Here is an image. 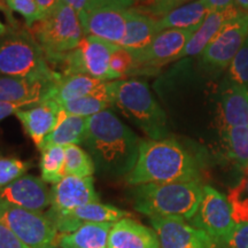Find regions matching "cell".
<instances>
[{
	"mask_svg": "<svg viewBox=\"0 0 248 248\" xmlns=\"http://www.w3.org/2000/svg\"><path fill=\"white\" fill-rule=\"evenodd\" d=\"M248 38V13L241 12L221 30L201 53L207 69L221 73L229 68Z\"/></svg>",
	"mask_w": 248,
	"mask_h": 248,
	"instance_id": "11",
	"label": "cell"
},
{
	"mask_svg": "<svg viewBox=\"0 0 248 248\" xmlns=\"http://www.w3.org/2000/svg\"><path fill=\"white\" fill-rule=\"evenodd\" d=\"M194 0H150L145 7L139 9L142 13L151 15L153 17H162L170 13L173 9L181 7Z\"/></svg>",
	"mask_w": 248,
	"mask_h": 248,
	"instance_id": "36",
	"label": "cell"
},
{
	"mask_svg": "<svg viewBox=\"0 0 248 248\" xmlns=\"http://www.w3.org/2000/svg\"><path fill=\"white\" fill-rule=\"evenodd\" d=\"M234 5L243 12L248 13V0H234Z\"/></svg>",
	"mask_w": 248,
	"mask_h": 248,
	"instance_id": "43",
	"label": "cell"
},
{
	"mask_svg": "<svg viewBox=\"0 0 248 248\" xmlns=\"http://www.w3.org/2000/svg\"><path fill=\"white\" fill-rule=\"evenodd\" d=\"M131 217V214L111 204L91 202L79 207L69 215L49 218L59 234L70 233L88 223H116L121 219Z\"/></svg>",
	"mask_w": 248,
	"mask_h": 248,
	"instance_id": "16",
	"label": "cell"
},
{
	"mask_svg": "<svg viewBox=\"0 0 248 248\" xmlns=\"http://www.w3.org/2000/svg\"><path fill=\"white\" fill-rule=\"evenodd\" d=\"M129 185L200 181L198 161L173 138L141 140L137 162L125 177Z\"/></svg>",
	"mask_w": 248,
	"mask_h": 248,
	"instance_id": "2",
	"label": "cell"
},
{
	"mask_svg": "<svg viewBox=\"0 0 248 248\" xmlns=\"http://www.w3.org/2000/svg\"><path fill=\"white\" fill-rule=\"evenodd\" d=\"M36 2L37 6H38L39 21H42L57 11L62 0H36Z\"/></svg>",
	"mask_w": 248,
	"mask_h": 248,
	"instance_id": "38",
	"label": "cell"
},
{
	"mask_svg": "<svg viewBox=\"0 0 248 248\" xmlns=\"http://www.w3.org/2000/svg\"><path fill=\"white\" fill-rule=\"evenodd\" d=\"M7 30H8V29H7V27H6L5 24L2 23L1 21H0V37H2V36H4L5 33L7 32Z\"/></svg>",
	"mask_w": 248,
	"mask_h": 248,
	"instance_id": "44",
	"label": "cell"
},
{
	"mask_svg": "<svg viewBox=\"0 0 248 248\" xmlns=\"http://www.w3.org/2000/svg\"><path fill=\"white\" fill-rule=\"evenodd\" d=\"M224 138L229 156L246 169L248 167V126H225Z\"/></svg>",
	"mask_w": 248,
	"mask_h": 248,
	"instance_id": "31",
	"label": "cell"
},
{
	"mask_svg": "<svg viewBox=\"0 0 248 248\" xmlns=\"http://www.w3.org/2000/svg\"><path fill=\"white\" fill-rule=\"evenodd\" d=\"M23 107H29V106H27L26 104L0 101V121L6 119V117L11 116L12 114H15L17 110L23 109Z\"/></svg>",
	"mask_w": 248,
	"mask_h": 248,
	"instance_id": "40",
	"label": "cell"
},
{
	"mask_svg": "<svg viewBox=\"0 0 248 248\" xmlns=\"http://www.w3.org/2000/svg\"><path fill=\"white\" fill-rule=\"evenodd\" d=\"M120 46L93 36H85L75 49L69 52L60 64L62 75H88L102 82H111L109 62Z\"/></svg>",
	"mask_w": 248,
	"mask_h": 248,
	"instance_id": "8",
	"label": "cell"
},
{
	"mask_svg": "<svg viewBox=\"0 0 248 248\" xmlns=\"http://www.w3.org/2000/svg\"><path fill=\"white\" fill-rule=\"evenodd\" d=\"M114 223H88L70 233L59 234L58 248H107Z\"/></svg>",
	"mask_w": 248,
	"mask_h": 248,
	"instance_id": "24",
	"label": "cell"
},
{
	"mask_svg": "<svg viewBox=\"0 0 248 248\" xmlns=\"http://www.w3.org/2000/svg\"><path fill=\"white\" fill-rule=\"evenodd\" d=\"M203 193L200 181L151 183L135 186L133 208L152 217H178L191 221L197 213Z\"/></svg>",
	"mask_w": 248,
	"mask_h": 248,
	"instance_id": "3",
	"label": "cell"
},
{
	"mask_svg": "<svg viewBox=\"0 0 248 248\" xmlns=\"http://www.w3.org/2000/svg\"><path fill=\"white\" fill-rule=\"evenodd\" d=\"M241 12L243 11L238 8L235 5L222 9V11L210 12L203 20V22L201 23L199 29L195 31L193 36L188 40L187 44H186L184 49L182 51V53L179 54L178 59L193 57V55L202 53L204 48L221 32L223 28L230 22L231 20L237 17Z\"/></svg>",
	"mask_w": 248,
	"mask_h": 248,
	"instance_id": "20",
	"label": "cell"
},
{
	"mask_svg": "<svg viewBox=\"0 0 248 248\" xmlns=\"http://www.w3.org/2000/svg\"><path fill=\"white\" fill-rule=\"evenodd\" d=\"M113 106L153 140L167 138L168 124L162 107L150 88L139 79H116L107 82Z\"/></svg>",
	"mask_w": 248,
	"mask_h": 248,
	"instance_id": "4",
	"label": "cell"
},
{
	"mask_svg": "<svg viewBox=\"0 0 248 248\" xmlns=\"http://www.w3.org/2000/svg\"><path fill=\"white\" fill-rule=\"evenodd\" d=\"M160 248H225L206 232L178 217H152Z\"/></svg>",
	"mask_w": 248,
	"mask_h": 248,
	"instance_id": "12",
	"label": "cell"
},
{
	"mask_svg": "<svg viewBox=\"0 0 248 248\" xmlns=\"http://www.w3.org/2000/svg\"><path fill=\"white\" fill-rule=\"evenodd\" d=\"M107 248H160V243L153 229L126 217L111 226Z\"/></svg>",
	"mask_w": 248,
	"mask_h": 248,
	"instance_id": "19",
	"label": "cell"
},
{
	"mask_svg": "<svg viewBox=\"0 0 248 248\" xmlns=\"http://www.w3.org/2000/svg\"><path fill=\"white\" fill-rule=\"evenodd\" d=\"M113 106L109 92H108L107 82H105L100 88H98L91 94L85 97L75 99L64 102L61 105V109L70 115H76L80 117H91L95 114L109 109Z\"/></svg>",
	"mask_w": 248,
	"mask_h": 248,
	"instance_id": "28",
	"label": "cell"
},
{
	"mask_svg": "<svg viewBox=\"0 0 248 248\" xmlns=\"http://www.w3.org/2000/svg\"><path fill=\"white\" fill-rule=\"evenodd\" d=\"M94 7L99 6H113V7H121L129 9L135 4L136 0H93Z\"/></svg>",
	"mask_w": 248,
	"mask_h": 248,
	"instance_id": "41",
	"label": "cell"
},
{
	"mask_svg": "<svg viewBox=\"0 0 248 248\" xmlns=\"http://www.w3.org/2000/svg\"><path fill=\"white\" fill-rule=\"evenodd\" d=\"M61 107L54 101L42 100L39 104L15 113L24 131L38 150H42L45 138L57 126Z\"/></svg>",
	"mask_w": 248,
	"mask_h": 248,
	"instance_id": "17",
	"label": "cell"
},
{
	"mask_svg": "<svg viewBox=\"0 0 248 248\" xmlns=\"http://www.w3.org/2000/svg\"><path fill=\"white\" fill-rule=\"evenodd\" d=\"M221 110L225 126H248V89L225 82Z\"/></svg>",
	"mask_w": 248,
	"mask_h": 248,
	"instance_id": "23",
	"label": "cell"
},
{
	"mask_svg": "<svg viewBox=\"0 0 248 248\" xmlns=\"http://www.w3.org/2000/svg\"><path fill=\"white\" fill-rule=\"evenodd\" d=\"M0 8H2V4H1V0H0Z\"/></svg>",
	"mask_w": 248,
	"mask_h": 248,
	"instance_id": "46",
	"label": "cell"
},
{
	"mask_svg": "<svg viewBox=\"0 0 248 248\" xmlns=\"http://www.w3.org/2000/svg\"><path fill=\"white\" fill-rule=\"evenodd\" d=\"M40 178L49 184H58L66 177L64 173V147L51 146L40 151Z\"/></svg>",
	"mask_w": 248,
	"mask_h": 248,
	"instance_id": "29",
	"label": "cell"
},
{
	"mask_svg": "<svg viewBox=\"0 0 248 248\" xmlns=\"http://www.w3.org/2000/svg\"><path fill=\"white\" fill-rule=\"evenodd\" d=\"M30 31L44 52L46 60L54 64L61 63L85 37L78 15L63 2L53 14L33 24Z\"/></svg>",
	"mask_w": 248,
	"mask_h": 248,
	"instance_id": "6",
	"label": "cell"
},
{
	"mask_svg": "<svg viewBox=\"0 0 248 248\" xmlns=\"http://www.w3.org/2000/svg\"><path fill=\"white\" fill-rule=\"evenodd\" d=\"M100 79L88 75H62L43 100L54 101L61 107L64 102L91 94L104 84Z\"/></svg>",
	"mask_w": 248,
	"mask_h": 248,
	"instance_id": "21",
	"label": "cell"
},
{
	"mask_svg": "<svg viewBox=\"0 0 248 248\" xmlns=\"http://www.w3.org/2000/svg\"><path fill=\"white\" fill-rule=\"evenodd\" d=\"M245 182L232 190L229 194L232 216L234 219V230L225 248H248V199L241 198Z\"/></svg>",
	"mask_w": 248,
	"mask_h": 248,
	"instance_id": "27",
	"label": "cell"
},
{
	"mask_svg": "<svg viewBox=\"0 0 248 248\" xmlns=\"http://www.w3.org/2000/svg\"><path fill=\"white\" fill-rule=\"evenodd\" d=\"M0 201L31 212L44 213L51 207V190L42 178L24 175L0 188Z\"/></svg>",
	"mask_w": 248,
	"mask_h": 248,
	"instance_id": "15",
	"label": "cell"
},
{
	"mask_svg": "<svg viewBox=\"0 0 248 248\" xmlns=\"http://www.w3.org/2000/svg\"><path fill=\"white\" fill-rule=\"evenodd\" d=\"M86 117L70 115L61 109L55 129L45 138L42 150L51 146L66 147L83 144L86 133Z\"/></svg>",
	"mask_w": 248,
	"mask_h": 248,
	"instance_id": "25",
	"label": "cell"
},
{
	"mask_svg": "<svg viewBox=\"0 0 248 248\" xmlns=\"http://www.w3.org/2000/svg\"><path fill=\"white\" fill-rule=\"evenodd\" d=\"M210 13L204 0H194L156 18L159 32L168 29H198Z\"/></svg>",
	"mask_w": 248,
	"mask_h": 248,
	"instance_id": "26",
	"label": "cell"
},
{
	"mask_svg": "<svg viewBox=\"0 0 248 248\" xmlns=\"http://www.w3.org/2000/svg\"><path fill=\"white\" fill-rule=\"evenodd\" d=\"M0 222L31 248H58L59 232L45 212H31L0 201Z\"/></svg>",
	"mask_w": 248,
	"mask_h": 248,
	"instance_id": "7",
	"label": "cell"
},
{
	"mask_svg": "<svg viewBox=\"0 0 248 248\" xmlns=\"http://www.w3.org/2000/svg\"><path fill=\"white\" fill-rule=\"evenodd\" d=\"M246 172H247V176H248V167L246 168ZM246 190L248 191V182L246 183Z\"/></svg>",
	"mask_w": 248,
	"mask_h": 248,
	"instance_id": "45",
	"label": "cell"
},
{
	"mask_svg": "<svg viewBox=\"0 0 248 248\" xmlns=\"http://www.w3.org/2000/svg\"><path fill=\"white\" fill-rule=\"evenodd\" d=\"M133 64H135V57L132 51L120 47L111 54L109 68L110 73L114 77V80L123 79V77L131 75Z\"/></svg>",
	"mask_w": 248,
	"mask_h": 248,
	"instance_id": "34",
	"label": "cell"
},
{
	"mask_svg": "<svg viewBox=\"0 0 248 248\" xmlns=\"http://www.w3.org/2000/svg\"><path fill=\"white\" fill-rule=\"evenodd\" d=\"M141 139L110 109L88 117L84 141L95 171L105 177L122 178L137 162Z\"/></svg>",
	"mask_w": 248,
	"mask_h": 248,
	"instance_id": "1",
	"label": "cell"
},
{
	"mask_svg": "<svg viewBox=\"0 0 248 248\" xmlns=\"http://www.w3.org/2000/svg\"><path fill=\"white\" fill-rule=\"evenodd\" d=\"M6 5L12 12L18 13L26 21V26L32 28L39 21L38 6L36 0H6Z\"/></svg>",
	"mask_w": 248,
	"mask_h": 248,
	"instance_id": "35",
	"label": "cell"
},
{
	"mask_svg": "<svg viewBox=\"0 0 248 248\" xmlns=\"http://www.w3.org/2000/svg\"><path fill=\"white\" fill-rule=\"evenodd\" d=\"M0 248H31L0 222Z\"/></svg>",
	"mask_w": 248,
	"mask_h": 248,
	"instance_id": "37",
	"label": "cell"
},
{
	"mask_svg": "<svg viewBox=\"0 0 248 248\" xmlns=\"http://www.w3.org/2000/svg\"><path fill=\"white\" fill-rule=\"evenodd\" d=\"M0 75L57 80L61 74L49 68L31 31L12 28L0 37Z\"/></svg>",
	"mask_w": 248,
	"mask_h": 248,
	"instance_id": "5",
	"label": "cell"
},
{
	"mask_svg": "<svg viewBox=\"0 0 248 248\" xmlns=\"http://www.w3.org/2000/svg\"><path fill=\"white\" fill-rule=\"evenodd\" d=\"M62 2L73 8L78 15V17L88 13L92 8H94L93 0H62Z\"/></svg>",
	"mask_w": 248,
	"mask_h": 248,
	"instance_id": "39",
	"label": "cell"
},
{
	"mask_svg": "<svg viewBox=\"0 0 248 248\" xmlns=\"http://www.w3.org/2000/svg\"><path fill=\"white\" fill-rule=\"evenodd\" d=\"M97 201L99 195L95 192L93 177L66 176L51 188V207L45 213L49 218L66 216L84 204Z\"/></svg>",
	"mask_w": 248,
	"mask_h": 248,
	"instance_id": "13",
	"label": "cell"
},
{
	"mask_svg": "<svg viewBox=\"0 0 248 248\" xmlns=\"http://www.w3.org/2000/svg\"><path fill=\"white\" fill-rule=\"evenodd\" d=\"M95 166L91 155L78 145L64 147V173L75 177H92Z\"/></svg>",
	"mask_w": 248,
	"mask_h": 248,
	"instance_id": "30",
	"label": "cell"
},
{
	"mask_svg": "<svg viewBox=\"0 0 248 248\" xmlns=\"http://www.w3.org/2000/svg\"><path fill=\"white\" fill-rule=\"evenodd\" d=\"M188 222L206 232L224 247L231 239L234 230L230 202L221 192L208 185L203 186L202 198L197 213Z\"/></svg>",
	"mask_w": 248,
	"mask_h": 248,
	"instance_id": "10",
	"label": "cell"
},
{
	"mask_svg": "<svg viewBox=\"0 0 248 248\" xmlns=\"http://www.w3.org/2000/svg\"><path fill=\"white\" fill-rule=\"evenodd\" d=\"M31 163L15 156H0V188L23 177Z\"/></svg>",
	"mask_w": 248,
	"mask_h": 248,
	"instance_id": "32",
	"label": "cell"
},
{
	"mask_svg": "<svg viewBox=\"0 0 248 248\" xmlns=\"http://www.w3.org/2000/svg\"><path fill=\"white\" fill-rule=\"evenodd\" d=\"M57 80L5 76L0 78V101L35 106L48 94Z\"/></svg>",
	"mask_w": 248,
	"mask_h": 248,
	"instance_id": "18",
	"label": "cell"
},
{
	"mask_svg": "<svg viewBox=\"0 0 248 248\" xmlns=\"http://www.w3.org/2000/svg\"><path fill=\"white\" fill-rule=\"evenodd\" d=\"M129 9L99 6L79 16L85 36H93L120 46L128 24Z\"/></svg>",
	"mask_w": 248,
	"mask_h": 248,
	"instance_id": "14",
	"label": "cell"
},
{
	"mask_svg": "<svg viewBox=\"0 0 248 248\" xmlns=\"http://www.w3.org/2000/svg\"><path fill=\"white\" fill-rule=\"evenodd\" d=\"M198 29H168L161 31L146 47L132 51L135 64L131 75L153 74L166 63L177 60L187 42Z\"/></svg>",
	"mask_w": 248,
	"mask_h": 248,
	"instance_id": "9",
	"label": "cell"
},
{
	"mask_svg": "<svg viewBox=\"0 0 248 248\" xmlns=\"http://www.w3.org/2000/svg\"><path fill=\"white\" fill-rule=\"evenodd\" d=\"M225 82L248 89V38L229 66Z\"/></svg>",
	"mask_w": 248,
	"mask_h": 248,
	"instance_id": "33",
	"label": "cell"
},
{
	"mask_svg": "<svg viewBox=\"0 0 248 248\" xmlns=\"http://www.w3.org/2000/svg\"><path fill=\"white\" fill-rule=\"evenodd\" d=\"M210 12L222 11L234 5V0H204Z\"/></svg>",
	"mask_w": 248,
	"mask_h": 248,
	"instance_id": "42",
	"label": "cell"
},
{
	"mask_svg": "<svg viewBox=\"0 0 248 248\" xmlns=\"http://www.w3.org/2000/svg\"><path fill=\"white\" fill-rule=\"evenodd\" d=\"M157 33L156 18L139 9L129 8L125 35L120 46L130 51H137L146 47Z\"/></svg>",
	"mask_w": 248,
	"mask_h": 248,
	"instance_id": "22",
	"label": "cell"
}]
</instances>
